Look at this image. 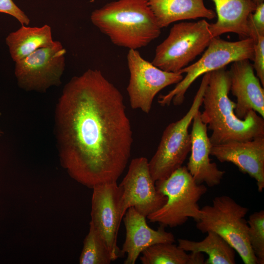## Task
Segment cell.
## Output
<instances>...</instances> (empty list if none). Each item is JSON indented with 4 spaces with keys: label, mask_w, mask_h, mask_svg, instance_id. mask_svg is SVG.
Listing matches in <instances>:
<instances>
[{
    "label": "cell",
    "mask_w": 264,
    "mask_h": 264,
    "mask_svg": "<svg viewBox=\"0 0 264 264\" xmlns=\"http://www.w3.org/2000/svg\"><path fill=\"white\" fill-rule=\"evenodd\" d=\"M123 95L88 69L65 85L57 104L59 156L69 176L89 188L117 182L131 156L132 132Z\"/></svg>",
    "instance_id": "1"
},
{
    "label": "cell",
    "mask_w": 264,
    "mask_h": 264,
    "mask_svg": "<svg viewBox=\"0 0 264 264\" xmlns=\"http://www.w3.org/2000/svg\"><path fill=\"white\" fill-rule=\"evenodd\" d=\"M1 133H2V132H1V131L0 130V135H1Z\"/></svg>",
    "instance_id": "28"
},
{
    "label": "cell",
    "mask_w": 264,
    "mask_h": 264,
    "mask_svg": "<svg viewBox=\"0 0 264 264\" xmlns=\"http://www.w3.org/2000/svg\"><path fill=\"white\" fill-rule=\"evenodd\" d=\"M255 42L248 38L229 42L219 37L213 38L201 58L179 72L186 75L168 93L161 95L158 102L162 106L181 105L185 93L193 82L205 73L225 67L227 65L241 60L253 61Z\"/></svg>",
    "instance_id": "6"
},
{
    "label": "cell",
    "mask_w": 264,
    "mask_h": 264,
    "mask_svg": "<svg viewBox=\"0 0 264 264\" xmlns=\"http://www.w3.org/2000/svg\"><path fill=\"white\" fill-rule=\"evenodd\" d=\"M197 228L203 233L215 232L226 241L245 264H258L248 240V224L245 217L248 209L228 196L215 197L211 205L201 208Z\"/></svg>",
    "instance_id": "5"
},
{
    "label": "cell",
    "mask_w": 264,
    "mask_h": 264,
    "mask_svg": "<svg viewBox=\"0 0 264 264\" xmlns=\"http://www.w3.org/2000/svg\"><path fill=\"white\" fill-rule=\"evenodd\" d=\"M210 155L221 162H231L256 181L258 190L264 188V136L246 141H233L212 145Z\"/></svg>",
    "instance_id": "13"
},
{
    "label": "cell",
    "mask_w": 264,
    "mask_h": 264,
    "mask_svg": "<svg viewBox=\"0 0 264 264\" xmlns=\"http://www.w3.org/2000/svg\"><path fill=\"white\" fill-rule=\"evenodd\" d=\"M252 65L256 76L264 86V35H260L255 42Z\"/></svg>",
    "instance_id": "25"
},
{
    "label": "cell",
    "mask_w": 264,
    "mask_h": 264,
    "mask_svg": "<svg viewBox=\"0 0 264 264\" xmlns=\"http://www.w3.org/2000/svg\"><path fill=\"white\" fill-rule=\"evenodd\" d=\"M230 87L229 72L225 67L210 72L200 117L212 132L209 138L213 145L264 136V119L256 111L251 110L243 119L236 115V103L228 96Z\"/></svg>",
    "instance_id": "2"
},
{
    "label": "cell",
    "mask_w": 264,
    "mask_h": 264,
    "mask_svg": "<svg viewBox=\"0 0 264 264\" xmlns=\"http://www.w3.org/2000/svg\"><path fill=\"white\" fill-rule=\"evenodd\" d=\"M126 238L121 250V256L126 254L124 264H134L140 254L149 246L159 243H174V235L160 225L157 229L150 227L146 217L133 207L126 211L123 218Z\"/></svg>",
    "instance_id": "16"
},
{
    "label": "cell",
    "mask_w": 264,
    "mask_h": 264,
    "mask_svg": "<svg viewBox=\"0 0 264 264\" xmlns=\"http://www.w3.org/2000/svg\"><path fill=\"white\" fill-rule=\"evenodd\" d=\"M157 190L167 198L165 203L148 215L150 222L171 228L181 225L189 218L197 222L201 218L198 201L205 194L207 187L197 183L186 166H181L165 179L156 181Z\"/></svg>",
    "instance_id": "4"
},
{
    "label": "cell",
    "mask_w": 264,
    "mask_h": 264,
    "mask_svg": "<svg viewBox=\"0 0 264 264\" xmlns=\"http://www.w3.org/2000/svg\"><path fill=\"white\" fill-rule=\"evenodd\" d=\"M90 20L115 45L137 50L157 38L161 28L147 0H117L95 9Z\"/></svg>",
    "instance_id": "3"
},
{
    "label": "cell",
    "mask_w": 264,
    "mask_h": 264,
    "mask_svg": "<svg viewBox=\"0 0 264 264\" xmlns=\"http://www.w3.org/2000/svg\"><path fill=\"white\" fill-rule=\"evenodd\" d=\"M248 240L258 264H264V211L256 212L249 216Z\"/></svg>",
    "instance_id": "23"
},
{
    "label": "cell",
    "mask_w": 264,
    "mask_h": 264,
    "mask_svg": "<svg viewBox=\"0 0 264 264\" xmlns=\"http://www.w3.org/2000/svg\"><path fill=\"white\" fill-rule=\"evenodd\" d=\"M83 243L80 264H110L113 262L105 241L90 223Z\"/></svg>",
    "instance_id": "22"
},
{
    "label": "cell",
    "mask_w": 264,
    "mask_h": 264,
    "mask_svg": "<svg viewBox=\"0 0 264 264\" xmlns=\"http://www.w3.org/2000/svg\"><path fill=\"white\" fill-rule=\"evenodd\" d=\"M66 49L54 41L49 46L40 48L15 62V74L18 85L26 91L44 92L61 84L65 68Z\"/></svg>",
    "instance_id": "9"
},
{
    "label": "cell",
    "mask_w": 264,
    "mask_h": 264,
    "mask_svg": "<svg viewBox=\"0 0 264 264\" xmlns=\"http://www.w3.org/2000/svg\"><path fill=\"white\" fill-rule=\"evenodd\" d=\"M143 264H203L202 253L186 251L173 243H159L151 245L142 252Z\"/></svg>",
    "instance_id": "21"
},
{
    "label": "cell",
    "mask_w": 264,
    "mask_h": 264,
    "mask_svg": "<svg viewBox=\"0 0 264 264\" xmlns=\"http://www.w3.org/2000/svg\"><path fill=\"white\" fill-rule=\"evenodd\" d=\"M161 28L178 21L205 18L212 20L215 12L207 8L204 0H147Z\"/></svg>",
    "instance_id": "18"
},
{
    "label": "cell",
    "mask_w": 264,
    "mask_h": 264,
    "mask_svg": "<svg viewBox=\"0 0 264 264\" xmlns=\"http://www.w3.org/2000/svg\"><path fill=\"white\" fill-rule=\"evenodd\" d=\"M205 19L175 24L156 47L151 62L168 72H178L205 51L213 37Z\"/></svg>",
    "instance_id": "8"
},
{
    "label": "cell",
    "mask_w": 264,
    "mask_h": 264,
    "mask_svg": "<svg viewBox=\"0 0 264 264\" xmlns=\"http://www.w3.org/2000/svg\"><path fill=\"white\" fill-rule=\"evenodd\" d=\"M127 58L130 74L127 91L131 107L146 113L150 112L154 99L160 91L183 78L179 72H168L155 66L137 50H129Z\"/></svg>",
    "instance_id": "10"
},
{
    "label": "cell",
    "mask_w": 264,
    "mask_h": 264,
    "mask_svg": "<svg viewBox=\"0 0 264 264\" xmlns=\"http://www.w3.org/2000/svg\"><path fill=\"white\" fill-rule=\"evenodd\" d=\"M229 72L230 91L237 98L236 115L243 119L253 110L264 118V90L250 60L232 63Z\"/></svg>",
    "instance_id": "14"
},
{
    "label": "cell",
    "mask_w": 264,
    "mask_h": 264,
    "mask_svg": "<svg viewBox=\"0 0 264 264\" xmlns=\"http://www.w3.org/2000/svg\"><path fill=\"white\" fill-rule=\"evenodd\" d=\"M248 28L249 37L254 42L260 35H264V2L257 5L249 16Z\"/></svg>",
    "instance_id": "24"
},
{
    "label": "cell",
    "mask_w": 264,
    "mask_h": 264,
    "mask_svg": "<svg viewBox=\"0 0 264 264\" xmlns=\"http://www.w3.org/2000/svg\"><path fill=\"white\" fill-rule=\"evenodd\" d=\"M191 135V154L186 168L198 184L209 187L219 185L225 171L218 169L209 157L212 144L207 134V127L201 120L200 111L193 119Z\"/></svg>",
    "instance_id": "15"
},
{
    "label": "cell",
    "mask_w": 264,
    "mask_h": 264,
    "mask_svg": "<svg viewBox=\"0 0 264 264\" xmlns=\"http://www.w3.org/2000/svg\"><path fill=\"white\" fill-rule=\"evenodd\" d=\"M90 223L105 241L113 261L121 256L117 236L123 216L121 191L117 182L102 184L93 188Z\"/></svg>",
    "instance_id": "12"
},
{
    "label": "cell",
    "mask_w": 264,
    "mask_h": 264,
    "mask_svg": "<svg viewBox=\"0 0 264 264\" xmlns=\"http://www.w3.org/2000/svg\"><path fill=\"white\" fill-rule=\"evenodd\" d=\"M118 186L121 191V212L134 207L146 218L161 207L167 198L156 189L144 157L132 160L128 171Z\"/></svg>",
    "instance_id": "11"
},
{
    "label": "cell",
    "mask_w": 264,
    "mask_h": 264,
    "mask_svg": "<svg viewBox=\"0 0 264 264\" xmlns=\"http://www.w3.org/2000/svg\"><path fill=\"white\" fill-rule=\"evenodd\" d=\"M216 7L217 20L210 24L213 38L226 33L237 34L240 39L249 37L248 20L257 5L253 0H212Z\"/></svg>",
    "instance_id": "17"
},
{
    "label": "cell",
    "mask_w": 264,
    "mask_h": 264,
    "mask_svg": "<svg viewBox=\"0 0 264 264\" xmlns=\"http://www.w3.org/2000/svg\"><path fill=\"white\" fill-rule=\"evenodd\" d=\"M0 12L13 16L22 25H28L30 23L28 17L13 0H0Z\"/></svg>",
    "instance_id": "26"
},
{
    "label": "cell",
    "mask_w": 264,
    "mask_h": 264,
    "mask_svg": "<svg viewBox=\"0 0 264 264\" xmlns=\"http://www.w3.org/2000/svg\"><path fill=\"white\" fill-rule=\"evenodd\" d=\"M22 25L16 31L10 33L5 39L9 53L15 62L40 48L50 46L54 42L48 25L41 27Z\"/></svg>",
    "instance_id": "19"
},
{
    "label": "cell",
    "mask_w": 264,
    "mask_h": 264,
    "mask_svg": "<svg viewBox=\"0 0 264 264\" xmlns=\"http://www.w3.org/2000/svg\"><path fill=\"white\" fill-rule=\"evenodd\" d=\"M210 72L203 75L193 103L186 113L179 120L170 123L164 130L158 148L149 161L153 180L165 179L182 165L191 147L189 128L202 105L203 96Z\"/></svg>",
    "instance_id": "7"
},
{
    "label": "cell",
    "mask_w": 264,
    "mask_h": 264,
    "mask_svg": "<svg viewBox=\"0 0 264 264\" xmlns=\"http://www.w3.org/2000/svg\"><path fill=\"white\" fill-rule=\"evenodd\" d=\"M207 233V236L199 242L178 239V246L186 252L206 254L208 258L204 261L205 264H236L233 248L215 232Z\"/></svg>",
    "instance_id": "20"
},
{
    "label": "cell",
    "mask_w": 264,
    "mask_h": 264,
    "mask_svg": "<svg viewBox=\"0 0 264 264\" xmlns=\"http://www.w3.org/2000/svg\"><path fill=\"white\" fill-rule=\"evenodd\" d=\"M256 5H258L264 2V0H253Z\"/></svg>",
    "instance_id": "27"
}]
</instances>
